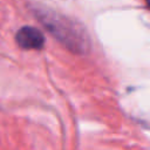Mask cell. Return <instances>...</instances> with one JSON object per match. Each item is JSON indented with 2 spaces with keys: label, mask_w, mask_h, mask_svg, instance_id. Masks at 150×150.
Masks as SVG:
<instances>
[{
  "label": "cell",
  "mask_w": 150,
  "mask_h": 150,
  "mask_svg": "<svg viewBox=\"0 0 150 150\" xmlns=\"http://www.w3.org/2000/svg\"><path fill=\"white\" fill-rule=\"evenodd\" d=\"M15 41L19 47L29 50L41 49L45 46V36L42 32L34 27H22L15 35Z\"/></svg>",
  "instance_id": "2"
},
{
  "label": "cell",
  "mask_w": 150,
  "mask_h": 150,
  "mask_svg": "<svg viewBox=\"0 0 150 150\" xmlns=\"http://www.w3.org/2000/svg\"><path fill=\"white\" fill-rule=\"evenodd\" d=\"M39 15L41 22L67 48L80 54H83L89 49V38L82 27H79L71 20L59 14L43 12Z\"/></svg>",
  "instance_id": "1"
},
{
  "label": "cell",
  "mask_w": 150,
  "mask_h": 150,
  "mask_svg": "<svg viewBox=\"0 0 150 150\" xmlns=\"http://www.w3.org/2000/svg\"><path fill=\"white\" fill-rule=\"evenodd\" d=\"M145 1H146V4H148V6L150 7V0H145Z\"/></svg>",
  "instance_id": "3"
}]
</instances>
